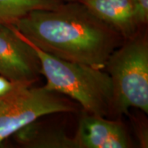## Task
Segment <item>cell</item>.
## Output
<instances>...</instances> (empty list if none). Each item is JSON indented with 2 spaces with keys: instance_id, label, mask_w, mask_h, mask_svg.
I'll return each instance as SVG.
<instances>
[{
  "instance_id": "1",
  "label": "cell",
  "mask_w": 148,
  "mask_h": 148,
  "mask_svg": "<svg viewBox=\"0 0 148 148\" xmlns=\"http://www.w3.org/2000/svg\"><path fill=\"white\" fill-rule=\"evenodd\" d=\"M27 41L67 61L106 69L123 38L78 1L53 9H36L13 25Z\"/></svg>"
},
{
  "instance_id": "2",
  "label": "cell",
  "mask_w": 148,
  "mask_h": 148,
  "mask_svg": "<svg viewBox=\"0 0 148 148\" xmlns=\"http://www.w3.org/2000/svg\"><path fill=\"white\" fill-rule=\"evenodd\" d=\"M27 43L40 60L47 89L77 101L90 114L106 117L112 110L113 86L110 75L104 69L57 58Z\"/></svg>"
},
{
  "instance_id": "3",
  "label": "cell",
  "mask_w": 148,
  "mask_h": 148,
  "mask_svg": "<svg viewBox=\"0 0 148 148\" xmlns=\"http://www.w3.org/2000/svg\"><path fill=\"white\" fill-rule=\"evenodd\" d=\"M114 50L106 63L113 86L112 110L127 114L130 108L148 113V41L133 35Z\"/></svg>"
},
{
  "instance_id": "4",
  "label": "cell",
  "mask_w": 148,
  "mask_h": 148,
  "mask_svg": "<svg viewBox=\"0 0 148 148\" xmlns=\"http://www.w3.org/2000/svg\"><path fill=\"white\" fill-rule=\"evenodd\" d=\"M74 110L73 104L64 95L45 86H20L0 96V143L40 117Z\"/></svg>"
},
{
  "instance_id": "5",
  "label": "cell",
  "mask_w": 148,
  "mask_h": 148,
  "mask_svg": "<svg viewBox=\"0 0 148 148\" xmlns=\"http://www.w3.org/2000/svg\"><path fill=\"white\" fill-rule=\"evenodd\" d=\"M0 75L30 85H34L41 75L34 49L13 26L0 25Z\"/></svg>"
},
{
  "instance_id": "6",
  "label": "cell",
  "mask_w": 148,
  "mask_h": 148,
  "mask_svg": "<svg viewBox=\"0 0 148 148\" xmlns=\"http://www.w3.org/2000/svg\"><path fill=\"white\" fill-rule=\"evenodd\" d=\"M77 148H127L129 138L124 125L119 120L86 112L79 121L74 137Z\"/></svg>"
},
{
  "instance_id": "7",
  "label": "cell",
  "mask_w": 148,
  "mask_h": 148,
  "mask_svg": "<svg viewBox=\"0 0 148 148\" xmlns=\"http://www.w3.org/2000/svg\"><path fill=\"white\" fill-rule=\"evenodd\" d=\"M101 21L113 27L123 39L135 35L138 24L132 0H78Z\"/></svg>"
},
{
  "instance_id": "8",
  "label": "cell",
  "mask_w": 148,
  "mask_h": 148,
  "mask_svg": "<svg viewBox=\"0 0 148 148\" xmlns=\"http://www.w3.org/2000/svg\"><path fill=\"white\" fill-rule=\"evenodd\" d=\"M35 123V122H34ZM32 123L16 132V140L27 147L77 148L74 138L58 130H45Z\"/></svg>"
},
{
  "instance_id": "9",
  "label": "cell",
  "mask_w": 148,
  "mask_h": 148,
  "mask_svg": "<svg viewBox=\"0 0 148 148\" xmlns=\"http://www.w3.org/2000/svg\"><path fill=\"white\" fill-rule=\"evenodd\" d=\"M60 0H0V25L13 26L28 12L36 9H53Z\"/></svg>"
},
{
  "instance_id": "10",
  "label": "cell",
  "mask_w": 148,
  "mask_h": 148,
  "mask_svg": "<svg viewBox=\"0 0 148 148\" xmlns=\"http://www.w3.org/2000/svg\"><path fill=\"white\" fill-rule=\"evenodd\" d=\"M132 5L138 26L147 24L148 21V0H132Z\"/></svg>"
},
{
  "instance_id": "11",
  "label": "cell",
  "mask_w": 148,
  "mask_h": 148,
  "mask_svg": "<svg viewBox=\"0 0 148 148\" xmlns=\"http://www.w3.org/2000/svg\"><path fill=\"white\" fill-rule=\"evenodd\" d=\"M22 86H30V84L14 82L0 75V96L7 95Z\"/></svg>"
},
{
  "instance_id": "12",
  "label": "cell",
  "mask_w": 148,
  "mask_h": 148,
  "mask_svg": "<svg viewBox=\"0 0 148 148\" xmlns=\"http://www.w3.org/2000/svg\"><path fill=\"white\" fill-rule=\"evenodd\" d=\"M68 2H75V1H78V0H66Z\"/></svg>"
}]
</instances>
